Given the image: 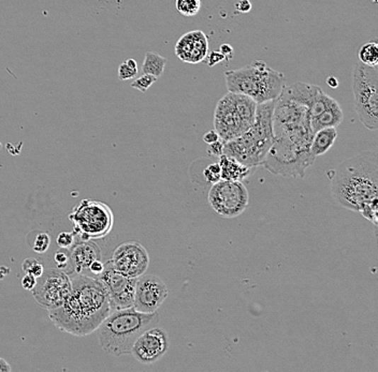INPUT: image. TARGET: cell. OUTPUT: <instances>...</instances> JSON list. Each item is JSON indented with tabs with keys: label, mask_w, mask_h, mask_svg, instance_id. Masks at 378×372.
Returning a JSON list of instances; mask_svg holds the SVG:
<instances>
[{
	"label": "cell",
	"mask_w": 378,
	"mask_h": 372,
	"mask_svg": "<svg viewBox=\"0 0 378 372\" xmlns=\"http://www.w3.org/2000/svg\"><path fill=\"white\" fill-rule=\"evenodd\" d=\"M332 197L344 209L362 214L377 228L378 157L365 151L338 164L331 185Z\"/></svg>",
	"instance_id": "obj_1"
},
{
	"label": "cell",
	"mask_w": 378,
	"mask_h": 372,
	"mask_svg": "<svg viewBox=\"0 0 378 372\" xmlns=\"http://www.w3.org/2000/svg\"><path fill=\"white\" fill-rule=\"evenodd\" d=\"M71 281V294L65 303L47 313L58 330L76 337L88 336L113 311L109 295L98 278L78 274Z\"/></svg>",
	"instance_id": "obj_2"
},
{
	"label": "cell",
	"mask_w": 378,
	"mask_h": 372,
	"mask_svg": "<svg viewBox=\"0 0 378 372\" xmlns=\"http://www.w3.org/2000/svg\"><path fill=\"white\" fill-rule=\"evenodd\" d=\"M159 323L161 317L157 311L143 313L134 307L115 309L103 320L97 330L99 344L108 355L120 357L130 354L140 335Z\"/></svg>",
	"instance_id": "obj_3"
},
{
	"label": "cell",
	"mask_w": 378,
	"mask_h": 372,
	"mask_svg": "<svg viewBox=\"0 0 378 372\" xmlns=\"http://www.w3.org/2000/svg\"><path fill=\"white\" fill-rule=\"evenodd\" d=\"M275 100L257 105L256 118L238 138L224 143L223 153L248 168L261 165L273 144V111Z\"/></svg>",
	"instance_id": "obj_4"
},
{
	"label": "cell",
	"mask_w": 378,
	"mask_h": 372,
	"mask_svg": "<svg viewBox=\"0 0 378 372\" xmlns=\"http://www.w3.org/2000/svg\"><path fill=\"white\" fill-rule=\"evenodd\" d=\"M225 81L229 93L247 95L257 105L277 99L285 87V76L263 60H254L240 69L226 72Z\"/></svg>",
	"instance_id": "obj_5"
},
{
	"label": "cell",
	"mask_w": 378,
	"mask_h": 372,
	"mask_svg": "<svg viewBox=\"0 0 378 372\" xmlns=\"http://www.w3.org/2000/svg\"><path fill=\"white\" fill-rule=\"evenodd\" d=\"M274 143L309 151L314 132L305 105L280 93L273 111Z\"/></svg>",
	"instance_id": "obj_6"
},
{
	"label": "cell",
	"mask_w": 378,
	"mask_h": 372,
	"mask_svg": "<svg viewBox=\"0 0 378 372\" xmlns=\"http://www.w3.org/2000/svg\"><path fill=\"white\" fill-rule=\"evenodd\" d=\"M257 105L247 95L228 91L214 111V127L220 140L224 143L234 140L254 124Z\"/></svg>",
	"instance_id": "obj_7"
},
{
	"label": "cell",
	"mask_w": 378,
	"mask_h": 372,
	"mask_svg": "<svg viewBox=\"0 0 378 372\" xmlns=\"http://www.w3.org/2000/svg\"><path fill=\"white\" fill-rule=\"evenodd\" d=\"M353 95L361 124L375 131L378 128V70L357 62L353 72Z\"/></svg>",
	"instance_id": "obj_8"
},
{
	"label": "cell",
	"mask_w": 378,
	"mask_h": 372,
	"mask_svg": "<svg viewBox=\"0 0 378 372\" xmlns=\"http://www.w3.org/2000/svg\"><path fill=\"white\" fill-rule=\"evenodd\" d=\"M69 220L81 240H101L111 233L114 214L109 205L97 199H83L72 209Z\"/></svg>",
	"instance_id": "obj_9"
},
{
	"label": "cell",
	"mask_w": 378,
	"mask_h": 372,
	"mask_svg": "<svg viewBox=\"0 0 378 372\" xmlns=\"http://www.w3.org/2000/svg\"><path fill=\"white\" fill-rule=\"evenodd\" d=\"M207 201L220 217L234 219L242 215L248 207V191L243 182L220 180L212 185Z\"/></svg>",
	"instance_id": "obj_10"
},
{
	"label": "cell",
	"mask_w": 378,
	"mask_h": 372,
	"mask_svg": "<svg viewBox=\"0 0 378 372\" xmlns=\"http://www.w3.org/2000/svg\"><path fill=\"white\" fill-rule=\"evenodd\" d=\"M314 160L315 158L309 151L290 149L273 143L261 165L274 175L303 178Z\"/></svg>",
	"instance_id": "obj_11"
},
{
	"label": "cell",
	"mask_w": 378,
	"mask_h": 372,
	"mask_svg": "<svg viewBox=\"0 0 378 372\" xmlns=\"http://www.w3.org/2000/svg\"><path fill=\"white\" fill-rule=\"evenodd\" d=\"M36 286L31 291L41 308L49 311L65 303L72 291L70 275L64 270L49 269L38 278Z\"/></svg>",
	"instance_id": "obj_12"
},
{
	"label": "cell",
	"mask_w": 378,
	"mask_h": 372,
	"mask_svg": "<svg viewBox=\"0 0 378 372\" xmlns=\"http://www.w3.org/2000/svg\"><path fill=\"white\" fill-rule=\"evenodd\" d=\"M307 107L314 134L321 129L336 128L344 118L340 103L319 86L314 91Z\"/></svg>",
	"instance_id": "obj_13"
},
{
	"label": "cell",
	"mask_w": 378,
	"mask_h": 372,
	"mask_svg": "<svg viewBox=\"0 0 378 372\" xmlns=\"http://www.w3.org/2000/svg\"><path fill=\"white\" fill-rule=\"evenodd\" d=\"M97 278L107 290L113 310L134 307L137 278L122 275L114 269L109 261L105 264L103 273Z\"/></svg>",
	"instance_id": "obj_14"
},
{
	"label": "cell",
	"mask_w": 378,
	"mask_h": 372,
	"mask_svg": "<svg viewBox=\"0 0 378 372\" xmlns=\"http://www.w3.org/2000/svg\"><path fill=\"white\" fill-rule=\"evenodd\" d=\"M109 262L122 275L138 278L149 268V255L141 243H122L114 250Z\"/></svg>",
	"instance_id": "obj_15"
},
{
	"label": "cell",
	"mask_w": 378,
	"mask_h": 372,
	"mask_svg": "<svg viewBox=\"0 0 378 372\" xmlns=\"http://www.w3.org/2000/svg\"><path fill=\"white\" fill-rule=\"evenodd\" d=\"M168 332L159 325L149 328L140 335L132 349V356L143 365H151L161 361L169 350Z\"/></svg>",
	"instance_id": "obj_16"
},
{
	"label": "cell",
	"mask_w": 378,
	"mask_h": 372,
	"mask_svg": "<svg viewBox=\"0 0 378 372\" xmlns=\"http://www.w3.org/2000/svg\"><path fill=\"white\" fill-rule=\"evenodd\" d=\"M169 291L165 282L155 275L143 274L137 278L134 308L143 313H153L161 308Z\"/></svg>",
	"instance_id": "obj_17"
},
{
	"label": "cell",
	"mask_w": 378,
	"mask_h": 372,
	"mask_svg": "<svg viewBox=\"0 0 378 372\" xmlns=\"http://www.w3.org/2000/svg\"><path fill=\"white\" fill-rule=\"evenodd\" d=\"M178 58L187 64H200L209 54V40L202 30H193L185 33L176 45Z\"/></svg>",
	"instance_id": "obj_18"
},
{
	"label": "cell",
	"mask_w": 378,
	"mask_h": 372,
	"mask_svg": "<svg viewBox=\"0 0 378 372\" xmlns=\"http://www.w3.org/2000/svg\"><path fill=\"white\" fill-rule=\"evenodd\" d=\"M68 250L72 270L76 274H82L85 269H88L91 263L101 260V248L93 240L74 243V246Z\"/></svg>",
	"instance_id": "obj_19"
},
{
	"label": "cell",
	"mask_w": 378,
	"mask_h": 372,
	"mask_svg": "<svg viewBox=\"0 0 378 372\" xmlns=\"http://www.w3.org/2000/svg\"><path fill=\"white\" fill-rule=\"evenodd\" d=\"M218 164L220 166V178L223 180H236L243 182L251 174V168L248 166L239 162L234 158L226 155L219 156Z\"/></svg>",
	"instance_id": "obj_20"
},
{
	"label": "cell",
	"mask_w": 378,
	"mask_h": 372,
	"mask_svg": "<svg viewBox=\"0 0 378 372\" xmlns=\"http://www.w3.org/2000/svg\"><path fill=\"white\" fill-rule=\"evenodd\" d=\"M336 138H338L336 128H325L317 131L314 134L311 146H309V151H311V156L314 158H316L319 157V156L325 155L333 146Z\"/></svg>",
	"instance_id": "obj_21"
},
{
	"label": "cell",
	"mask_w": 378,
	"mask_h": 372,
	"mask_svg": "<svg viewBox=\"0 0 378 372\" xmlns=\"http://www.w3.org/2000/svg\"><path fill=\"white\" fill-rule=\"evenodd\" d=\"M167 59L159 53L147 52L142 64L143 74H151L156 78H161L165 71Z\"/></svg>",
	"instance_id": "obj_22"
},
{
	"label": "cell",
	"mask_w": 378,
	"mask_h": 372,
	"mask_svg": "<svg viewBox=\"0 0 378 372\" xmlns=\"http://www.w3.org/2000/svg\"><path fill=\"white\" fill-rule=\"evenodd\" d=\"M359 62L365 66H377L378 45L376 42H369L363 45L359 50Z\"/></svg>",
	"instance_id": "obj_23"
},
{
	"label": "cell",
	"mask_w": 378,
	"mask_h": 372,
	"mask_svg": "<svg viewBox=\"0 0 378 372\" xmlns=\"http://www.w3.org/2000/svg\"><path fill=\"white\" fill-rule=\"evenodd\" d=\"M176 10L185 16H195L201 9V0H176Z\"/></svg>",
	"instance_id": "obj_24"
},
{
	"label": "cell",
	"mask_w": 378,
	"mask_h": 372,
	"mask_svg": "<svg viewBox=\"0 0 378 372\" xmlns=\"http://www.w3.org/2000/svg\"><path fill=\"white\" fill-rule=\"evenodd\" d=\"M137 76H138V64L136 60L130 58L120 64L118 68V79L120 81L132 80Z\"/></svg>",
	"instance_id": "obj_25"
},
{
	"label": "cell",
	"mask_w": 378,
	"mask_h": 372,
	"mask_svg": "<svg viewBox=\"0 0 378 372\" xmlns=\"http://www.w3.org/2000/svg\"><path fill=\"white\" fill-rule=\"evenodd\" d=\"M22 268L25 274L34 276L37 279L45 273V267H43L42 264L38 260L33 259V257H28V259L23 261Z\"/></svg>",
	"instance_id": "obj_26"
},
{
	"label": "cell",
	"mask_w": 378,
	"mask_h": 372,
	"mask_svg": "<svg viewBox=\"0 0 378 372\" xmlns=\"http://www.w3.org/2000/svg\"><path fill=\"white\" fill-rule=\"evenodd\" d=\"M54 261H55L58 269L64 270L68 275L74 274L71 262H70L69 251H57L54 255Z\"/></svg>",
	"instance_id": "obj_27"
},
{
	"label": "cell",
	"mask_w": 378,
	"mask_h": 372,
	"mask_svg": "<svg viewBox=\"0 0 378 372\" xmlns=\"http://www.w3.org/2000/svg\"><path fill=\"white\" fill-rule=\"evenodd\" d=\"M50 245H51L50 235L45 232H38L36 238H35L34 243L31 245V248H33L35 252L45 253L50 248Z\"/></svg>",
	"instance_id": "obj_28"
},
{
	"label": "cell",
	"mask_w": 378,
	"mask_h": 372,
	"mask_svg": "<svg viewBox=\"0 0 378 372\" xmlns=\"http://www.w3.org/2000/svg\"><path fill=\"white\" fill-rule=\"evenodd\" d=\"M157 78L151 74H143L140 78L136 79L134 82L132 83V87L134 89H138L141 93H147V89L156 83Z\"/></svg>",
	"instance_id": "obj_29"
},
{
	"label": "cell",
	"mask_w": 378,
	"mask_h": 372,
	"mask_svg": "<svg viewBox=\"0 0 378 372\" xmlns=\"http://www.w3.org/2000/svg\"><path fill=\"white\" fill-rule=\"evenodd\" d=\"M76 233L72 231V232H62L57 235V238H56V244L59 247L60 249H68L71 248L74 246V243H76Z\"/></svg>",
	"instance_id": "obj_30"
},
{
	"label": "cell",
	"mask_w": 378,
	"mask_h": 372,
	"mask_svg": "<svg viewBox=\"0 0 378 372\" xmlns=\"http://www.w3.org/2000/svg\"><path fill=\"white\" fill-rule=\"evenodd\" d=\"M203 175H205V180L209 184H215V182H219L222 180L220 178V166L218 162L216 163L209 164L203 171Z\"/></svg>",
	"instance_id": "obj_31"
},
{
	"label": "cell",
	"mask_w": 378,
	"mask_h": 372,
	"mask_svg": "<svg viewBox=\"0 0 378 372\" xmlns=\"http://www.w3.org/2000/svg\"><path fill=\"white\" fill-rule=\"evenodd\" d=\"M205 59H207V64H209L210 66H216V64H219V62H223V60H225V57H224L223 54L218 51L212 52V53L207 54Z\"/></svg>",
	"instance_id": "obj_32"
},
{
	"label": "cell",
	"mask_w": 378,
	"mask_h": 372,
	"mask_svg": "<svg viewBox=\"0 0 378 372\" xmlns=\"http://www.w3.org/2000/svg\"><path fill=\"white\" fill-rule=\"evenodd\" d=\"M37 279L34 276L28 275V274H25L24 277L22 279V286L23 289H25L26 291H33L34 290L35 286H36Z\"/></svg>",
	"instance_id": "obj_33"
},
{
	"label": "cell",
	"mask_w": 378,
	"mask_h": 372,
	"mask_svg": "<svg viewBox=\"0 0 378 372\" xmlns=\"http://www.w3.org/2000/svg\"><path fill=\"white\" fill-rule=\"evenodd\" d=\"M103 268H105V264L101 262V260H99V261H95L93 263H91V265L89 266L88 269L91 270L93 275L98 277V276L103 273Z\"/></svg>",
	"instance_id": "obj_34"
},
{
	"label": "cell",
	"mask_w": 378,
	"mask_h": 372,
	"mask_svg": "<svg viewBox=\"0 0 378 372\" xmlns=\"http://www.w3.org/2000/svg\"><path fill=\"white\" fill-rule=\"evenodd\" d=\"M218 140H220L219 135H218V133L215 130L209 131V132L203 135V141L207 144H213V143L217 142Z\"/></svg>",
	"instance_id": "obj_35"
},
{
	"label": "cell",
	"mask_w": 378,
	"mask_h": 372,
	"mask_svg": "<svg viewBox=\"0 0 378 372\" xmlns=\"http://www.w3.org/2000/svg\"><path fill=\"white\" fill-rule=\"evenodd\" d=\"M224 142L222 140H218L217 142L210 145V153L213 155L220 156L223 155Z\"/></svg>",
	"instance_id": "obj_36"
},
{
	"label": "cell",
	"mask_w": 378,
	"mask_h": 372,
	"mask_svg": "<svg viewBox=\"0 0 378 372\" xmlns=\"http://www.w3.org/2000/svg\"><path fill=\"white\" fill-rule=\"evenodd\" d=\"M236 10L241 13H247V12L251 11V4L249 0H240L238 1V4L236 5Z\"/></svg>",
	"instance_id": "obj_37"
},
{
	"label": "cell",
	"mask_w": 378,
	"mask_h": 372,
	"mask_svg": "<svg viewBox=\"0 0 378 372\" xmlns=\"http://www.w3.org/2000/svg\"><path fill=\"white\" fill-rule=\"evenodd\" d=\"M220 53L223 54L225 60H230L234 57V49L229 45H223L219 49Z\"/></svg>",
	"instance_id": "obj_38"
},
{
	"label": "cell",
	"mask_w": 378,
	"mask_h": 372,
	"mask_svg": "<svg viewBox=\"0 0 378 372\" xmlns=\"http://www.w3.org/2000/svg\"><path fill=\"white\" fill-rule=\"evenodd\" d=\"M11 367H10L9 363L6 359L0 357V372H10L11 371Z\"/></svg>",
	"instance_id": "obj_39"
},
{
	"label": "cell",
	"mask_w": 378,
	"mask_h": 372,
	"mask_svg": "<svg viewBox=\"0 0 378 372\" xmlns=\"http://www.w3.org/2000/svg\"><path fill=\"white\" fill-rule=\"evenodd\" d=\"M326 82H327L328 86L331 87V88H338V79L334 78V76H329Z\"/></svg>",
	"instance_id": "obj_40"
}]
</instances>
